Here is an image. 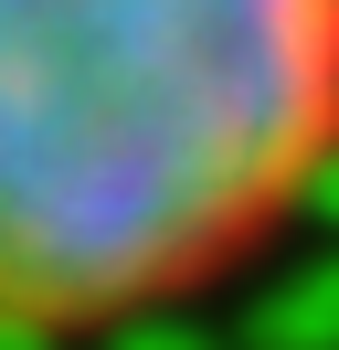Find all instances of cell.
Instances as JSON below:
<instances>
[{"label":"cell","mask_w":339,"mask_h":350,"mask_svg":"<svg viewBox=\"0 0 339 350\" xmlns=\"http://www.w3.org/2000/svg\"><path fill=\"white\" fill-rule=\"evenodd\" d=\"M329 191L339 0H0V350L159 329Z\"/></svg>","instance_id":"1"}]
</instances>
